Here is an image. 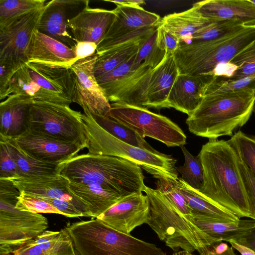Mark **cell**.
Instances as JSON below:
<instances>
[{"instance_id": "6da1fadb", "label": "cell", "mask_w": 255, "mask_h": 255, "mask_svg": "<svg viewBox=\"0 0 255 255\" xmlns=\"http://www.w3.org/2000/svg\"><path fill=\"white\" fill-rule=\"evenodd\" d=\"M204 171L203 196L238 217L251 218L238 158L227 141L209 139L198 155Z\"/></svg>"}, {"instance_id": "7a4b0ae2", "label": "cell", "mask_w": 255, "mask_h": 255, "mask_svg": "<svg viewBox=\"0 0 255 255\" xmlns=\"http://www.w3.org/2000/svg\"><path fill=\"white\" fill-rule=\"evenodd\" d=\"M58 173L70 182L94 184L122 198L144 192L141 168L128 160L87 153L59 165Z\"/></svg>"}, {"instance_id": "3957f363", "label": "cell", "mask_w": 255, "mask_h": 255, "mask_svg": "<svg viewBox=\"0 0 255 255\" xmlns=\"http://www.w3.org/2000/svg\"><path fill=\"white\" fill-rule=\"evenodd\" d=\"M255 105V93L252 91L205 95L186 123L191 133L209 139L232 136L249 121Z\"/></svg>"}, {"instance_id": "277c9868", "label": "cell", "mask_w": 255, "mask_h": 255, "mask_svg": "<svg viewBox=\"0 0 255 255\" xmlns=\"http://www.w3.org/2000/svg\"><path fill=\"white\" fill-rule=\"evenodd\" d=\"M255 41V25H244L219 38L181 43L173 53L179 74L216 76L217 72Z\"/></svg>"}, {"instance_id": "5b68a950", "label": "cell", "mask_w": 255, "mask_h": 255, "mask_svg": "<svg viewBox=\"0 0 255 255\" xmlns=\"http://www.w3.org/2000/svg\"><path fill=\"white\" fill-rule=\"evenodd\" d=\"M144 192L149 202L146 224L174 251L181 249L192 253L220 242L201 230L193 218L183 214L157 189L146 186Z\"/></svg>"}, {"instance_id": "8992f818", "label": "cell", "mask_w": 255, "mask_h": 255, "mask_svg": "<svg viewBox=\"0 0 255 255\" xmlns=\"http://www.w3.org/2000/svg\"><path fill=\"white\" fill-rule=\"evenodd\" d=\"M76 255H166L155 245L120 232L95 218L68 224Z\"/></svg>"}, {"instance_id": "52a82bcc", "label": "cell", "mask_w": 255, "mask_h": 255, "mask_svg": "<svg viewBox=\"0 0 255 255\" xmlns=\"http://www.w3.org/2000/svg\"><path fill=\"white\" fill-rule=\"evenodd\" d=\"M74 87L70 68L28 62L14 73L5 97L19 94L34 101L70 105L73 103Z\"/></svg>"}, {"instance_id": "ba28073f", "label": "cell", "mask_w": 255, "mask_h": 255, "mask_svg": "<svg viewBox=\"0 0 255 255\" xmlns=\"http://www.w3.org/2000/svg\"><path fill=\"white\" fill-rule=\"evenodd\" d=\"M84 113L82 120L87 140L88 153L128 160L136 164L156 179L163 176L174 180L179 178L175 166L176 160L174 158L126 143L102 128L90 113Z\"/></svg>"}, {"instance_id": "9c48e42d", "label": "cell", "mask_w": 255, "mask_h": 255, "mask_svg": "<svg viewBox=\"0 0 255 255\" xmlns=\"http://www.w3.org/2000/svg\"><path fill=\"white\" fill-rule=\"evenodd\" d=\"M29 130L82 146H88L82 114L69 105L33 101Z\"/></svg>"}, {"instance_id": "30bf717a", "label": "cell", "mask_w": 255, "mask_h": 255, "mask_svg": "<svg viewBox=\"0 0 255 255\" xmlns=\"http://www.w3.org/2000/svg\"><path fill=\"white\" fill-rule=\"evenodd\" d=\"M108 117L132 129L142 137L156 139L168 147L182 146L186 136L168 118L145 108L121 103H112Z\"/></svg>"}, {"instance_id": "8fae6325", "label": "cell", "mask_w": 255, "mask_h": 255, "mask_svg": "<svg viewBox=\"0 0 255 255\" xmlns=\"http://www.w3.org/2000/svg\"><path fill=\"white\" fill-rule=\"evenodd\" d=\"M47 219L39 213L21 210L0 200V255L15 249L46 231Z\"/></svg>"}, {"instance_id": "7c38bea8", "label": "cell", "mask_w": 255, "mask_h": 255, "mask_svg": "<svg viewBox=\"0 0 255 255\" xmlns=\"http://www.w3.org/2000/svg\"><path fill=\"white\" fill-rule=\"evenodd\" d=\"M98 54L80 60L70 68L74 82L73 102L92 115L108 117L111 104L94 74Z\"/></svg>"}, {"instance_id": "4fadbf2b", "label": "cell", "mask_w": 255, "mask_h": 255, "mask_svg": "<svg viewBox=\"0 0 255 255\" xmlns=\"http://www.w3.org/2000/svg\"><path fill=\"white\" fill-rule=\"evenodd\" d=\"M44 7L0 29V63L18 69L27 62L26 51L33 32L38 29Z\"/></svg>"}, {"instance_id": "5bb4252c", "label": "cell", "mask_w": 255, "mask_h": 255, "mask_svg": "<svg viewBox=\"0 0 255 255\" xmlns=\"http://www.w3.org/2000/svg\"><path fill=\"white\" fill-rule=\"evenodd\" d=\"M149 216V202L142 192L119 200L97 218L123 233L130 234L136 227L146 224Z\"/></svg>"}, {"instance_id": "9a60e30c", "label": "cell", "mask_w": 255, "mask_h": 255, "mask_svg": "<svg viewBox=\"0 0 255 255\" xmlns=\"http://www.w3.org/2000/svg\"><path fill=\"white\" fill-rule=\"evenodd\" d=\"M20 192L38 197L64 200L72 203L85 217H91L86 205L70 190V181L59 173L10 179Z\"/></svg>"}, {"instance_id": "2e32d148", "label": "cell", "mask_w": 255, "mask_h": 255, "mask_svg": "<svg viewBox=\"0 0 255 255\" xmlns=\"http://www.w3.org/2000/svg\"><path fill=\"white\" fill-rule=\"evenodd\" d=\"M18 146L39 161L60 164L77 155L84 148L77 144L60 140L28 130L15 138Z\"/></svg>"}, {"instance_id": "e0dca14e", "label": "cell", "mask_w": 255, "mask_h": 255, "mask_svg": "<svg viewBox=\"0 0 255 255\" xmlns=\"http://www.w3.org/2000/svg\"><path fill=\"white\" fill-rule=\"evenodd\" d=\"M88 0L84 8L68 20V28L75 42L86 41L98 45L114 22V10L92 8Z\"/></svg>"}, {"instance_id": "ac0fdd59", "label": "cell", "mask_w": 255, "mask_h": 255, "mask_svg": "<svg viewBox=\"0 0 255 255\" xmlns=\"http://www.w3.org/2000/svg\"><path fill=\"white\" fill-rule=\"evenodd\" d=\"M216 76L179 74L171 88L164 108H172L188 116L201 102L207 86Z\"/></svg>"}, {"instance_id": "d6986e66", "label": "cell", "mask_w": 255, "mask_h": 255, "mask_svg": "<svg viewBox=\"0 0 255 255\" xmlns=\"http://www.w3.org/2000/svg\"><path fill=\"white\" fill-rule=\"evenodd\" d=\"M153 69L143 64L105 92L109 102L147 108L149 83Z\"/></svg>"}, {"instance_id": "ffe728a7", "label": "cell", "mask_w": 255, "mask_h": 255, "mask_svg": "<svg viewBox=\"0 0 255 255\" xmlns=\"http://www.w3.org/2000/svg\"><path fill=\"white\" fill-rule=\"evenodd\" d=\"M33 101L25 95L12 94L1 102L0 135L16 138L29 130Z\"/></svg>"}, {"instance_id": "44dd1931", "label": "cell", "mask_w": 255, "mask_h": 255, "mask_svg": "<svg viewBox=\"0 0 255 255\" xmlns=\"http://www.w3.org/2000/svg\"><path fill=\"white\" fill-rule=\"evenodd\" d=\"M26 56L27 62L55 64L69 68L76 62V54L73 48L38 29L32 34Z\"/></svg>"}, {"instance_id": "7402d4cb", "label": "cell", "mask_w": 255, "mask_h": 255, "mask_svg": "<svg viewBox=\"0 0 255 255\" xmlns=\"http://www.w3.org/2000/svg\"><path fill=\"white\" fill-rule=\"evenodd\" d=\"M193 4L211 20H228L255 25V5L250 0H206Z\"/></svg>"}, {"instance_id": "603a6c76", "label": "cell", "mask_w": 255, "mask_h": 255, "mask_svg": "<svg viewBox=\"0 0 255 255\" xmlns=\"http://www.w3.org/2000/svg\"><path fill=\"white\" fill-rule=\"evenodd\" d=\"M116 19L102 41L114 39L146 27L158 26L161 18L141 6L116 5Z\"/></svg>"}, {"instance_id": "cb8c5ba5", "label": "cell", "mask_w": 255, "mask_h": 255, "mask_svg": "<svg viewBox=\"0 0 255 255\" xmlns=\"http://www.w3.org/2000/svg\"><path fill=\"white\" fill-rule=\"evenodd\" d=\"M175 183L185 198L193 219L223 223H236L240 220L232 213L215 204L191 187L181 178L175 180Z\"/></svg>"}, {"instance_id": "d4e9b609", "label": "cell", "mask_w": 255, "mask_h": 255, "mask_svg": "<svg viewBox=\"0 0 255 255\" xmlns=\"http://www.w3.org/2000/svg\"><path fill=\"white\" fill-rule=\"evenodd\" d=\"M179 74L173 54H166L163 61L153 69L151 73L147 108H164L170 90Z\"/></svg>"}, {"instance_id": "484cf974", "label": "cell", "mask_w": 255, "mask_h": 255, "mask_svg": "<svg viewBox=\"0 0 255 255\" xmlns=\"http://www.w3.org/2000/svg\"><path fill=\"white\" fill-rule=\"evenodd\" d=\"M65 0H52L47 2L39 20L38 30L72 48L76 42L68 28Z\"/></svg>"}, {"instance_id": "4316f807", "label": "cell", "mask_w": 255, "mask_h": 255, "mask_svg": "<svg viewBox=\"0 0 255 255\" xmlns=\"http://www.w3.org/2000/svg\"><path fill=\"white\" fill-rule=\"evenodd\" d=\"M212 20L204 16L193 4L186 10L165 16L159 24L174 35L180 43H190L192 35Z\"/></svg>"}, {"instance_id": "83f0119b", "label": "cell", "mask_w": 255, "mask_h": 255, "mask_svg": "<svg viewBox=\"0 0 255 255\" xmlns=\"http://www.w3.org/2000/svg\"><path fill=\"white\" fill-rule=\"evenodd\" d=\"M70 191L88 207L91 217L97 218L123 199L119 195L94 184L70 182Z\"/></svg>"}, {"instance_id": "f1b7e54d", "label": "cell", "mask_w": 255, "mask_h": 255, "mask_svg": "<svg viewBox=\"0 0 255 255\" xmlns=\"http://www.w3.org/2000/svg\"><path fill=\"white\" fill-rule=\"evenodd\" d=\"M6 143L17 167V178L32 177L58 173V164L47 163L35 159L18 146L15 138L0 135Z\"/></svg>"}, {"instance_id": "f546056e", "label": "cell", "mask_w": 255, "mask_h": 255, "mask_svg": "<svg viewBox=\"0 0 255 255\" xmlns=\"http://www.w3.org/2000/svg\"><path fill=\"white\" fill-rule=\"evenodd\" d=\"M150 33L135 40L118 45L98 54L94 68L96 78L110 72L128 61L138 52Z\"/></svg>"}, {"instance_id": "4dcf8cb0", "label": "cell", "mask_w": 255, "mask_h": 255, "mask_svg": "<svg viewBox=\"0 0 255 255\" xmlns=\"http://www.w3.org/2000/svg\"><path fill=\"white\" fill-rule=\"evenodd\" d=\"M197 226L206 234L217 240L229 242L255 227L254 220L240 219L236 223H223L194 219Z\"/></svg>"}, {"instance_id": "1f68e13d", "label": "cell", "mask_w": 255, "mask_h": 255, "mask_svg": "<svg viewBox=\"0 0 255 255\" xmlns=\"http://www.w3.org/2000/svg\"><path fill=\"white\" fill-rule=\"evenodd\" d=\"M96 123L104 130L117 139L132 146L160 154L135 131L108 117L92 115Z\"/></svg>"}, {"instance_id": "d6a6232c", "label": "cell", "mask_w": 255, "mask_h": 255, "mask_svg": "<svg viewBox=\"0 0 255 255\" xmlns=\"http://www.w3.org/2000/svg\"><path fill=\"white\" fill-rule=\"evenodd\" d=\"M30 240L38 245L46 255H76L72 240L64 228L59 231L46 230Z\"/></svg>"}, {"instance_id": "836d02e7", "label": "cell", "mask_w": 255, "mask_h": 255, "mask_svg": "<svg viewBox=\"0 0 255 255\" xmlns=\"http://www.w3.org/2000/svg\"><path fill=\"white\" fill-rule=\"evenodd\" d=\"M45 2V0H0V29L43 7Z\"/></svg>"}, {"instance_id": "e575fe53", "label": "cell", "mask_w": 255, "mask_h": 255, "mask_svg": "<svg viewBox=\"0 0 255 255\" xmlns=\"http://www.w3.org/2000/svg\"><path fill=\"white\" fill-rule=\"evenodd\" d=\"M227 141L234 150L238 159L250 170L255 177V136L239 130Z\"/></svg>"}, {"instance_id": "d590c367", "label": "cell", "mask_w": 255, "mask_h": 255, "mask_svg": "<svg viewBox=\"0 0 255 255\" xmlns=\"http://www.w3.org/2000/svg\"><path fill=\"white\" fill-rule=\"evenodd\" d=\"M157 28L149 34L137 53L133 64L134 69L143 64L155 69L165 58L166 52L160 49L157 44Z\"/></svg>"}, {"instance_id": "8d00e7d4", "label": "cell", "mask_w": 255, "mask_h": 255, "mask_svg": "<svg viewBox=\"0 0 255 255\" xmlns=\"http://www.w3.org/2000/svg\"><path fill=\"white\" fill-rule=\"evenodd\" d=\"M184 156L183 166L176 167L181 178L191 187L200 192L204 183V171L202 163L197 157L193 155L184 146H181Z\"/></svg>"}, {"instance_id": "74e56055", "label": "cell", "mask_w": 255, "mask_h": 255, "mask_svg": "<svg viewBox=\"0 0 255 255\" xmlns=\"http://www.w3.org/2000/svg\"><path fill=\"white\" fill-rule=\"evenodd\" d=\"M242 91L255 93V73L237 79L216 77L207 86L204 95Z\"/></svg>"}, {"instance_id": "f35d334b", "label": "cell", "mask_w": 255, "mask_h": 255, "mask_svg": "<svg viewBox=\"0 0 255 255\" xmlns=\"http://www.w3.org/2000/svg\"><path fill=\"white\" fill-rule=\"evenodd\" d=\"M245 25L228 20H212L192 36L191 42L216 39L226 35Z\"/></svg>"}, {"instance_id": "ab89813d", "label": "cell", "mask_w": 255, "mask_h": 255, "mask_svg": "<svg viewBox=\"0 0 255 255\" xmlns=\"http://www.w3.org/2000/svg\"><path fill=\"white\" fill-rule=\"evenodd\" d=\"M229 65L233 75L227 79H237L255 73V41L237 55Z\"/></svg>"}, {"instance_id": "60d3db41", "label": "cell", "mask_w": 255, "mask_h": 255, "mask_svg": "<svg viewBox=\"0 0 255 255\" xmlns=\"http://www.w3.org/2000/svg\"><path fill=\"white\" fill-rule=\"evenodd\" d=\"M156 179V189L183 214L188 217L193 218L185 198L175 183V180L163 176Z\"/></svg>"}, {"instance_id": "b9f144b4", "label": "cell", "mask_w": 255, "mask_h": 255, "mask_svg": "<svg viewBox=\"0 0 255 255\" xmlns=\"http://www.w3.org/2000/svg\"><path fill=\"white\" fill-rule=\"evenodd\" d=\"M16 207L34 213H50L61 215L60 212L47 202L33 196L20 192Z\"/></svg>"}, {"instance_id": "7bdbcfd3", "label": "cell", "mask_w": 255, "mask_h": 255, "mask_svg": "<svg viewBox=\"0 0 255 255\" xmlns=\"http://www.w3.org/2000/svg\"><path fill=\"white\" fill-rule=\"evenodd\" d=\"M17 167L5 141L0 138V179L17 178Z\"/></svg>"}, {"instance_id": "ee69618b", "label": "cell", "mask_w": 255, "mask_h": 255, "mask_svg": "<svg viewBox=\"0 0 255 255\" xmlns=\"http://www.w3.org/2000/svg\"><path fill=\"white\" fill-rule=\"evenodd\" d=\"M238 165L247 197L251 218L255 220V177L239 159Z\"/></svg>"}, {"instance_id": "f6af8a7d", "label": "cell", "mask_w": 255, "mask_h": 255, "mask_svg": "<svg viewBox=\"0 0 255 255\" xmlns=\"http://www.w3.org/2000/svg\"><path fill=\"white\" fill-rule=\"evenodd\" d=\"M157 44L166 54H173L180 42L174 35L159 24L157 28Z\"/></svg>"}, {"instance_id": "bcb514c9", "label": "cell", "mask_w": 255, "mask_h": 255, "mask_svg": "<svg viewBox=\"0 0 255 255\" xmlns=\"http://www.w3.org/2000/svg\"><path fill=\"white\" fill-rule=\"evenodd\" d=\"M37 197L51 205L60 212L62 215L67 217H79L83 216V214L69 202L55 198Z\"/></svg>"}, {"instance_id": "7dc6e473", "label": "cell", "mask_w": 255, "mask_h": 255, "mask_svg": "<svg viewBox=\"0 0 255 255\" xmlns=\"http://www.w3.org/2000/svg\"><path fill=\"white\" fill-rule=\"evenodd\" d=\"M20 192L10 179H0V200L16 205Z\"/></svg>"}, {"instance_id": "c3c4849f", "label": "cell", "mask_w": 255, "mask_h": 255, "mask_svg": "<svg viewBox=\"0 0 255 255\" xmlns=\"http://www.w3.org/2000/svg\"><path fill=\"white\" fill-rule=\"evenodd\" d=\"M0 100L5 99V95L11 79L17 69L0 63Z\"/></svg>"}, {"instance_id": "681fc988", "label": "cell", "mask_w": 255, "mask_h": 255, "mask_svg": "<svg viewBox=\"0 0 255 255\" xmlns=\"http://www.w3.org/2000/svg\"><path fill=\"white\" fill-rule=\"evenodd\" d=\"M98 45L94 43L86 41L76 42L72 47L76 54V62L89 57L96 53Z\"/></svg>"}, {"instance_id": "f907efd6", "label": "cell", "mask_w": 255, "mask_h": 255, "mask_svg": "<svg viewBox=\"0 0 255 255\" xmlns=\"http://www.w3.org/2000/svg\"><path fill=\"white\" fill-rule=\"evenodd\" d=\"M230 241L244 246L255 252V227Z\"/></svg>"}, {"instance_id": "816d5d0a", "label": "cell", "mask_w": 255, "mask_h": 255, "mask_svg": "<svg viewBox=\"0 0 255 255\" xmlns=\"http://www.w3.org/2000/svg\"><path fill=\"white\" fill-rule=\"evenodd\" d=\"M211 247H206L202 248L198 252L200 255H236L232 247H229L225 252L219 254L216 253Z\"/></svg>"}, {"instance_id": "f5cc1de1", "label": "cell", "mask_w": 255, "mask_h": 255, "mask_svg": "<svg viewBox=\"0 0 255 255\" xmlns=\"http://www.w3.org/2000/svg\"><path fill=\"white\" fill-rule=\"evenodd\" d=\"M233 248L238 251L241 255H255V252L244 246L237 244L233 241H229Z\"/></svg>"}, {"instance_id": "db71d44e", "label": "cell", "mask_w": 255, "mask_h": 255, "mask_svg": "<svg viewBox=\"0 0 255 255\" xmlns=\"http://www.w3.org/2000/svg\"><path fill=\"white\" fill-rule=\"evenodd\" d=\"M114 3L116 5H124L127 6H141L145 3L142 0H106Z\"/></svg>"}, {"instance_id": "11a10c76", "label": "cell", "mask_w": 255, "mask_h": 255, "mask_svg": "<svg viewBox=\"0 0 255 255\" xmlns=\"http://www.w3.org/2000/svg\"><path fill=\"white\" fill-rule=\"evenodd\" d=\"M211 247L216 253L219 254L225 252L229 246L226 243L219 242Z\"/></svg>"}, {"instance_id": "9f6ffc18", "label": "cell", "mask_w": 255, "mask_h": 255, "mask_svg": "<svg viewBox=\"0 0 255 255\" xmlns=\"http://www.w3.org/2000/svg\"><path fill=\"white\" fill-rule=\"evenodd\" d=\"M172 255H185V251H182L175 252Z\"/></svg>"}, {"instance_id": "6f0895ef", "label": "cell", "mask_w": 255, "mask_h": 255, "mask_svg": "<svg viewBox=\"0 0 255 255\" xmlns=\"http://www.w3.org/2000/svg\"><path fill=\"white\" fill-rule=\"evenodd\" d=\"M185 255H193L192 253H190L189 252L185 251Z\"/></svg>"}, {"instance_id": "680465c9", "label": "cell", "mask_w": 255, "mask_h": 255, "mask_svg": "<svg viewBox=\"0 0 255 255\" xmlns=\"http://www.w3.org/2000/svg\"><path fill=\"white\" fill-rule=\"evenodd\" d=\"M250 2L255 5V0H250Z\"/></svg>"}, {"instance_id": "91938a15", "label": "cell", "mask_w": 255, "mask_h": 255, "mask_svg": "<svg viewBox=\"0 0 255 255\" xmlns=\"http://www.w3.org/2000/svg\"><path fill=\"white\" fill-rule=\"evenodd\" d=\"M254 112H255V108H254Z\"/></svg>"}]
</instances>
